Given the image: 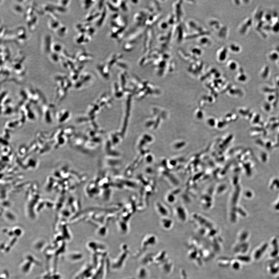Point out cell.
Instances as JSON below:
<instances>
[{"label":"cell","instance_id":"6","mask_svg":"<svg viewBox=\"0 0 279 279\" xmlns=\"http://www.w3.org/2000/svg\"><path fill=\"white\" fill-rule=\"evenodd\" d=\"M277 64L278 65V67L279 68V59L278 60V61H277Z\"/></svg>","mask_w":279,"mask_h":279},{"label":"cell","instance_id":"4","mask_svg":"<svg viewBox=\"0 0 279 279\" xmlns=\"http://www.w3.org/2000/svg\"><path fill=\"white\" fill-rule=\"evenodd\" d=\"M263 18L266 21L269 22L272 20V16L270 14H267L265 16H264Z\"/></svg>","mask_w":279,"mask_h":279},{"label":"cell","instance_id":"2","mask_svg":"<svg viewBox=\"0 0 279 279\" xmlns=\"http://www.w3.org/2000/svg\"><path fill=\"white\" fill-rule=\"evenodd\" d=\"M267 57L271 62H277L279 59V54L274 50L270 52Z\"/></svg>","mask_w":279,"mask_h":279},{"label":"cell","instance_id":"1","mask_svg":"<svg viewBox=\"0 0 279 279\" xmlns=\"http://www.w3.org/2000/svg\"><path fill=\"white\" fill-rule=\"evenodd\" d=\"M252 19L250 18H246L242 25L241 28L242 34H245L248 32V28H250L252 24Z\"/></svg>","mask_w":279,"mask_h":279},{"label":"cell","instance_id":"5","mask_svg":"<svg viewBox=\"0 0 279 279\" xmlns=\"http://www.w3.org/2000/svg\"><path fill=\"white\" fill-rule=\"evenodd\" d=\"M275 50L276 51H277V52H278L279 54V45H278V46H276Z\"/></svg>","mask_w":279,"mask_h":279},{"label":"cell","instance_id":"3","mask_svg":"<svg viewBox=\"0 0 279 279\" xmlns=\"http://www.w3.org/2000/svg\"><path fill=\"white\" fill-rule=\"evenodd\" d=\"M270 71V68L268 65H266L262 68L260 70V74L262 77L266 78L268 76Z\"/></svg>","mask_w":279,"mask_h":279}]
</instances>
